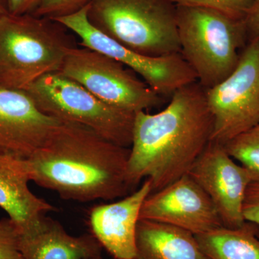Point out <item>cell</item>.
I'll return each instance as SVG.
<instances>
[{
    "instance_id": "6da1fadb",
    "label": "cell",
    "mask_w": 259,
    "mask_h": 259,
    "mask_svg": "<svg viewBox=\"0 0 259 259\" xmlns=\"http://www.w3.org/2000/svg\"><path fill=\"white\" fill-rule=\"evenodd\" d=\"M213 127L205 89L197 81L176 90L161 111L136 112L127 170L131 190L148 179L156 192L188 175Z\"/></svg>"
},
{
    "instance_id": "7a4b0ae2",
    "label": "cell",
    "mask_w": 259,
    "mask_h": 259,
    "mask_svg": "<svg viewBox=\"0 0 259 259\" xmlns=\"http://www.w3.org/2000/svg\"><path fill=\"white\" fill-rule=\"evenodd\" d=\"M130 152L90 127L60 121L27 160L31 182L66 200L89 202L127 195Z\"/></svg>"
},
{
    "instance_id": "3957f363",
    "label": "cell",
    "mask_w": 259,
    "mask_h": 259,
    "mask_svg": "<svg viewBox=\"0 0 259 259\" xmlns=\"http://www.w3.org/2000/svg\"><path fill=\"white\" fill-rule=\"evenodd\" d=\"M71 30L53 19L32 14L0 18V87L25 90L60 70L76 47Z\"/></svg>"
},
{
    "instance_id": "277c9868",
    "label": "cell",
    "mask_w": 259,
    "mask_h": 259,
    "mask_svg": "<svg viewBox=\"0 0 259 259\" xmlns=\"http://www.w3.org/2000/svg\"><path fill=\"white\" fill-rule=\"evenodd\" d=\"M180 54L197 82L212 88L236 69L248 44L244 20L207 8L177 6Z\"/></svg>"
},
{
    "instance_id": "5b68a950",
    "label": "cell",
    "mask_w": 259,
    "mask_h": 259,
    "mask_svg": "<svg viewBox=\"0 0 259 259\" xmlns=\"http://www.w3.org/2000/svg\"><path fill=\"white\" fill-rule=\"evenodd\" d=\"M88 18L99 31L142 55L180 54L177 6L170 0H92Z\"/></svg>"
},
{
    "instance_id": "8992f818",
    "label": "cell",
    "mask_w": 259,
    "mask_h": 259,
    "mask_svg": "<svg viewBox=\"0 0 259 259\" xmlns=\"http://www.w3.org/2000/svg\"><path fill=\"white\" fill-rule=\"evenodd\" d=\"M25 91L46 115L86 126L113 144L131 148L136 113L105 103L60 71L44 75Z\"/></svg>"
},
{
    "instance_id": "52a82bcc",
    "label": "cell",
    "mask_w": 259,
    "mask_h": 259,
    "mask_svg": "<svg viewBox=\"0 0 259 259\" xmlns=\"http://www.w3.org/2000/svg\"><path fill=\"white\" fill-rule=\"evenodd\" d=\"M127 69L105 54L76 47L68 51L59 71L120 110L136 113L158 106L162 97Z\"/></svg>"
},
{
    "instance_id": "ba28073f",
    "label": "cell",
    "mask_w": 259,
    "mask_h": 259,
    "mask_svg": "<svg viewBox=\"0 0 259 259\" xmlns=\"http://www.w3.org/2000/svg\"><path fill=\"white\" fill-rule=\"evenodd\" d=\"M205 95L214 122L211 141L226 145L258 125L259 37L248 42L236 69Z\"/></svg>"
},
{
    "instance_id": "9c48e42d",
    "label": "cell",
    "mask_w": 259,
    "mask_h": 259,
    "mask_svg": "<svg viewBox=\"0 0 259 259\" xmlns=\"http://www.w3.org/2000/svg\"><path fill=\"white\" fill-rule=\"evenodd\" d=\"M88 5L74 14L53 20L79 37L81 47L93 49L119 61L162 97H171L178 89L197 81L193 70L180 53L159 57L142 55L99 31L89 21Z\"/></svg>"
},
{
    "instance_id": "30bf717a",
    "label": "cell",
    "mask_w": 259,
    "mask_h": 259,
    "mask_svg": "<svg viewBox=\"0 0 259 259\" xmlns=\"http://www.w3.org/2000/svg\"><path fill=\"white\" fill-rule=\"evenodd\" d=\"M188 175L211 199L223 226L238 228L245 224L243 202L253 177L224 145L210 141Z\"/></svg>"
},
{
    "instance_id": "8fae6325",
    "label": "cell",
    "mask_w": 259,
    "mask_h": 259,
    "mask_svg": "<svg viewBox=\"0 0 259 259\" xmlns=\"http://www.w3.org/2000/svg\"><path fill=\"white\" fill-rule=\"evenodd\" d=\"M140 219L177 227L195 236L223 226L212 201L189 175L151 192Z\"/></svg>"
},
{
    "instance_id": "7c38bea8",
    "label": "cell",
    "mask_w": 259,
    "mask_h": 259,
    "mask_svg": "<svg viewBox=\"0 0 259 259\" xmlns=\"http://www.w3.org/2000/svg\"><path fill=\"white\" fill-rule=\"evenodd\" d=\"M59 122L40 111L25 90L0 87V150L30 157Z\"/></svg>"
},
{
    "instance_id": "4fadbf2b",
    "label": "cell",
    "mask_w": 259,
    "mask_h": 259,
    "mask_svg": "<svg viewBox=\"0 0 259 259\" xmlns=\"http://www.w3.org/2000/svg\"><path fill=\"white\" fill-rule=\"evenodd\" d=\"M151 192L146 179L139 188L117 202L97 204L90 209L92 234L115 259L136 258V231L141 207Z\"/></svg>"
},
{
    "instance_id": "5bb4252c",
    "label": "cell",
    "mask_w": 259,
    "mask_h": 259,
    "mask_svg": "<svg viewBox=\"0 0 259 259\" xmlns=\"http://www.w3.org/2000/svg\"><path fill=\"white\" fill-rule=\"evenodd\" d=\"M20 250L25 259H93L102 245L93 234L71 236L47 214L20 228Z\"/></svg>"
},
{
    "instance_id": "9a60e30c",
    "label": "cell",
    "mask_w": 259,
    "mask_h": 259,
    "mask_svg": "<svg viewBox=\"0 0 259 259\" xmlns=\"http://www.w3.org/2000/svg\"><path fill=\"white\" fill-rule=\"evenodd\" d=\"M30 182L27 158L0 150V207L19 228L56 210L55 206L32 193Z\"/></svg>"
},
{
    "instance_id": "2e32d148",
    "label": "cell",
    "mask_w": 259,
    "mask_h": 259,
    "mask_svg": "<svg viewBox=\"0 0 259 259\" xmlns=\"http://www.w3.org/2000/svg\"><path fill=\"white\" fill-rule=\"evenodd\" d=\"M135 259H209L190 232L140 219Z\"/></svg>"
},
{
    "instance_id": "e0dca14e",
    "label": "cell",
    "mask_w": 259,
    "mask_h": 259,
    "mask_svg": "<svg viewBox=\"0 0 259 259\" xmlns=\"http://www.w3.org/2000/svg\"><path fill=\"white\" fill-rule=\"evenodd\" d=\"M196 238L209 259H259V227L253 223L220 227Z\"/></svg>"
},
{
    "instance_id": "ac0fdd59",
    "label": "cell",
    "mask_w": 259,
    "mask_h": 259,
    "mask_svg": "<svg viewBox=\"0 0 259 259\" xmlns=\"http://www.w3.org/2000/svg\"><path fill=\"white\" fill-rule=\"evenodd\" d=\"M224 146L232 158L250 171L253 182H259V124Z\"/></svg>"
},
{
    "instance_id": "d6986e66",
    "label": "cell",
    "mask_w": 259,
    "mask_h": 259,
    "mask_svg": "<svg viewBox=\"0 0 259 259\" xmlns=\"http://www.w3.org/2000/svg\"><path fill=\"white\" fill-rule=\"evenodd\" d=\"M176 6L216 10L236 20H244L254 0H170Z\"/></svg>"
},
{
    "instance_id": "ffe728a7",
    "label": "cell",
    "mask_w": 259,
    "mask_h": 259,
    "mask_svg": "<svg viewBox=\"0 0 259 259\" xmlns=\"http://www.w3.org/2000/svg\"><path fill=\"white\" fill-rule=\"evenodd\" d=\"M20 228L8 218L0 220V259H25L20 250Z\"/></svg>"
},
{
    "instance_id": "44dd1931",
    "label": "cell",
    "mask_w": 259,
    "mask_h": 259,
    "mask_svg": "<svg viewBox=\"0 0 259 259\" xmlns=\"http://www.w3.org/2000/svg\"><path fill=\"white\" fill-rule=\"evenodd\" d=\"M92 0H42L32 15L56 19L77 13L88 6Z\"/></svg>"
},
{
    "instance_id": "7402d4cb",
    "label": "cell",
    "mask_w": 259,
    "mask_h": 259,
    "mask_svg": "<svg viewBox=\"0 0 259 259\" xmlns=\"http://www.w3.org/2000/svg\"><path fill=\"white\" fill-rule=\"evenodd\" d=\"M243 213L246 222L259 227V182H251L248 187L243 202Z\"/></svg>"
},
{
    "instance_id": "603a6c76",
    "label": "cell",
    "mask_w": 259,
    "mask_h": 259,
    "mask_svg": "<svg viewBox=\"0 0 259 259\" xmlns=\"http://www.w3.org/2000/svg\"><path fill=\"white\" fill-rule=\"evenodd\" d=\"M8 13L13 15L32 14L42 0H7Z\"/></svg>"
},
{
    "instance_id": "cb8c5ba5",
    "label": "cell",
    "mask_w": 259,
    "mask_h": 259,
    "mask_svg": "<svg viewBox=\"0 0 259 259\" xmlns=\"http://www.w3.org/2000/svg\"><path fill=\"white\" fill-rule=\"evenodd\" d=\"M244 21L248 42L259 37V0H254Z\"/></svg>"
},
{
    "instance_id": "d4e9b609",
    "label": "cell",
    "mask_w": 259,
    "mask_h": 259,
    "mask_svg": "<svg viewBox=\"0 0 259 259\" xmlns=\"http://www.w3.org/2000/svg\"><path fill=\"white\" fill-rule=\"evenodd\" d=\"M8 7L7 0H0V18L3 15L8 14Z\"/></svg>"
},
{
    "instance_id": "484cf974",
    "label": "cell",
    "mask_w": 259,
    "mask_h": 259,
    "mask_svg": "<svg viewBox=\"0 0 259 259\" xmlns=\"http://www.w3.org/2000/svg\"><path fill=\"white\" fill-rule=\"evenodd\" d=\"M93 259H103V258H102V255H98V256L95 257V258H94Z\"/></svg>"
}]
</instances>
